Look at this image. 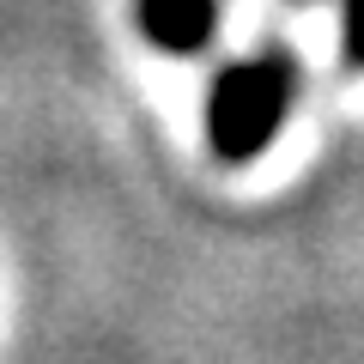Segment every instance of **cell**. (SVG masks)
Masks as SVG:
<instances>
[{"mask_svg":"<svg viewBox=\"0 0 364 364\" xmlns=\"http://www.w3.org/2000/svg\"><path fill=\"white\" fill-rule=\"evenodd\" d=\"M291 97H298V61L279 49L255 55V61L219 67L207 97V140L225 164H249L273 146L279 122H286Z\"/></svg>","mask_w":364,"mask_h":364,"instance_id":"1","label":"cell"},{"mask_svg":"<svg viewBox=\"0 0 364 364\" xmlns=\"http://www.w3.org/2000/svg\"><path fill=\"white\" fill-rule=\"evenodd\" d=\"M134 18L140 31L170 55H195L213 43V25H219V6L213 0H134Z\"/></svg>","mask_w":364,"mask_h":364,"instance_id":"2","label":"cell"},{"mask_svg":"<svg viewBox=\"0 0 364 364\" xmlns=\"http://www.w3.org/2000/svg\"><path fill=\"white\" fill-rule=\"evenodd\" d=\"M340 49L352 67H364V0H346V25H340Z\"/></svg>","mask_w":364,"mask_h":364,"instance_id":"3","label":"cell"}]
</instances>
